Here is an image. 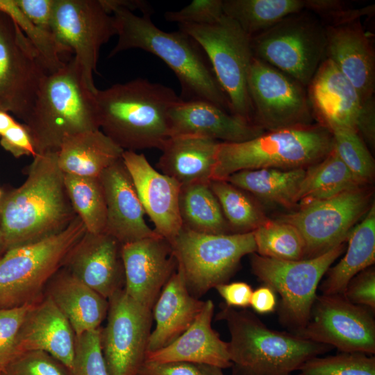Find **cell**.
<instances>
[{"label": "cell", "instance_id": "6da1fadb", "mask_svg": "<svg viewBox=\"0 0 375 375\" xmlns=\"http://www.w3.org/2000/svg\"><path fill=\"white\" fill-rule=\"evenodd\" d=\"M26 178L0 199V230L5 251L56 234L77 216L57 162V152L37 154Z\"/></svg>", "mask_w": 375, "mask_h": 375}, {"label": "cell", "instance_id": "7a4b0ae2", "mask_svg": "<svg viewBox=\"0 0 375 375\" xmlns=\"http://www.w3.org/2000/svg\"><path fill=\"white\" fill-rule=\"evenodd\" d=\"M112 14L118 39L108 58L132 49L151 53L174 72L181 85L182 100L209 101L231 113L228 99L208 57L192 37L181 30L166 32L158 28L151 15L138 16L119 7L114 8Z\"/></svg>", "mask_w": 375, "mask_h": 375}, {"label": "cell", "instance_id": "3957f363", "mask_svg": "<svg viewBox=\"0 0 375 375\" xmlns=\"http://www.w3.org/2000/svg\"><path fill=\"white\" fill-rule=\"evenodd\" d=\"M100 130L124 151L160 149L169 138V113L181 99L161 83L138 78L94 93Z\"/></svg>", "mask_w": 375, "mask_h": 375}, {"label": "cell", "instance_id": "277c9868", "mask_svg": "<svg viewBox=\"0 0 375 375\" xmlns=\"http://www.w3.org/2000/svg\"><path fill=\"white\" fill-rule=\"evenodd\" d=\"M216 319L224 321L229 330L232 375H291L333 349L294 333L271 329L253 312L224 303Z\"/></svg>", "mask_w": 375, "mask_h": 375}, {"label": "cell", "instance_id": "5b68a950", "mask_svg": "<svg viewBox=\"0 0 375 375\" xmlns=\"http://www.w3.org/2000/svg\"><path fill=\"white\" fill-rule=\"evenodd\" d=\"M24 124L36 155L57 152L68 136L100 129L94 93L85 85L74 58L45 76Z\"/></svg>", "mask_w": 375, "mask_h": 375}, {"label": "cell", "instance_id": "8992f818", "mask_svg": "<svg viewBox=\"0 0 375 375\" xmlns=\"http://www.w3.org/2000/svg\"><path fill=\"white\" fill-rule=\"evenodd\" d=\"M333 148L331 131L318 124L264 132L235 143L219 142L212 180H226L237 172L261 168H307Z\"/></svg>", "mask_w": 375, "mask_h": 375}, {"label": "cell", "instance_id": "52a82bcc", "mask_svg": "<svg viewBox=\"0 0 375 375\" xmlns=\"http://www.w3.org/2000/svg\"><path fill=\"white\" fill-rule=\"evenodd\" d=\"M86 232L76 216L62 231L41 240L10 248L0 257V310L40 301L54 275Z\"/></svg>", "mask_w": 375, "mask_h": 375}, {"label": "cell", "instance_id": "ba28073f", "mask_svg": "<svg viewBox=\"0 0 375 375\" xmlns=\"http://www.w3.org/2000/svg\"><path fill=\"white\" fill-rule=\"evenodd\" d=\"M178 28L205 52L228 99L231 112L254 124L248 90L249 74L254 58L251 38L225 15L212 24H178Z\"/></svg>", "mask_w": 375, "mask_h": 375}, {"label": "cell", "instance_id": "9c48e42d", "mask_svg": "<svg viewBox=\"0 0 375 375\" xmlns=\"http://www.w3.org/2000/svg\"><path fill=\"white\" fill-rule=\"evenodd\" d=\"M253 56L306 88L326 58L324 24L308 10L292 14L251 38Z\"/></svg>", "mask_w": 375, "mask_h": 375}, {"label": "cell", "instance_id": "30bf717a", "mask_svg": "<svg viewBox=\"0 0 375 375\" xmlns=\"http://www.w3.org/2000/svg\"><path fill=\"white\" fill-rule=\"evenodd\" d=\"M169 243L187 289L197 299L226 283L241 259L256 251L253 232L214 235L182 227Z\"/></svg>", "mask_w": 375, "mask_h": 375}, {"label": "cell", "instance_id": "8fae6325", "mask_svg": "<svg viewBox=\"0 0 375 375\" xmlns=\"http://www.w3.org/2000/svg\"><path fill=\"white\" fill-rule=\"evenodd\" d=\"M344 249L342 243L322 255L299 260L251 254L252 272L279 294V319L292 333L297 334L306 326L317 296L318 285Z\"/></svg>", "mask_w": 375, "mask_h": 375}, {"label": "cell", "instance_id": "7c38bea8", "mask_svg": "<svg viewBox=\"0 0 375 375\" xmlns=\"http://www.w3.org/2000/svg\"><path fill=\"white\" fill-rule=\"evenodd\" d=\"M51 28L60 46L74 53L85 85L95 93L100 49L117 33L112 15L100 0H56Z\"/></svg>", "mask_w": 375, "mask_h": 375}, {"label": "cell", "instance_id": "4fadbf2b", "mask_svg": "<svg viewBox=\"0 0 375 375\" xmlns=\"http://www.w3.org/2000/svg\"><path fill=\"white\" fill-rule=\"evenodd\" d=\"M49 73L19 27L0 12V110L24 122Z\"/></svg>", "mask_w": 375, "mask_h": 375}, {"label": "cell", "instance_id": "5bb4252c", "mask_svg": "<svg viewBox=\"0 0 375 375\" xmlns=\"http://www.w3.org/2000/svg\"><path fill=\"white\" fill-rule=\"evenodd\" d=\"M248 90L253 123L264 131L313 125L315 117L306 88L255 57L249 70Z\"/></svg>", "mask_w": 375, "mask_h": 375}, {"label": "cell", "instance_id": "9a60e30c", "mask_svg": "<svg viewBox=\"0 0 375 375\" xmlns=\"http://www.w3.org/2000/svg\"><path fill=\"white\" fill-rule=\"evenodd\" d=\"M369 194L361 186L329 199L301 205L278 219L294 226L306 245L305 259L311 258L344 243L351 226L367 212Z\"/></svg>", "mask_w": 375, "mask_h": 375}, {"label": "cell", "instance_id": "2e32d148", "mask_svg": "<svg viewBox=\"0 0 375 375\" xmlns=\"http://www.w3.org/2000/svg\"><path fill=\"white\" fill-rule=\"evenodd\" d=\"M107 323L101 328V347L108 375H137L144 361L152 311L123 290L108 299Z\"/></svg>", "mask_w": 375, "mask_h": 375}, {"label": "cell", "instance_id": "e0dca14e", "mask_svg": "<svg viewBox=\"0 0 375 375\" xmlns=\"http://www.w3.org/2000/svg\"><path fill=\"white\" fill-rule=\"evenodd\" d=\"M374 311L342 294L317 295L310 319L297 335L340 352L375 353Z\"/></svg>", "mask_w": 375, "mask_h": 375}, {"label": "cell", "instance_id": "ac0fdd59", "mask_svg": "<svg viewBox=\"0 0 375 375\" xmlns=\"http://www.w3.org/2000/svg\"><path fill=\"white\" fill-rule=\"evenodd\" d=\"M124 290L133 300L151 309L164 285L177 269L169 242L157 235L122 246Z\"/></svg>", "mask_w": 375, "mask_h": 375}, {"label": "cell", "instance_id": "d6986e66", "mask_svg": "<svg viewBox=\"0 0 375 375\" xmlns=\"http://www.w3.org/2000/svg\"><path fill=\"white\" fill-rule=\"evenodd\" d=\"M122 244L103 232H85L68 253L63 267L108 299L125 284Z\"/></svg>", "mask_w": 375, "mask_h": 375}, {"label": "cell", "instance_id": "ffe728a7", "mask_svg": "<svg viewBox=\"0 0 375 375\" xmlns=\"http://www.w3.org/2000/svg\"><path fill=\"white\" fill-rule=\"evenodd\" d=\"M122 160L154 231L171 241L182 228L178 210L181 185L154 169L142 153L124 151Z\"/></svg>", "mask_w": 375, "mask_h": 375}, {"label": "cell", "instance_id": "44dd1931", "mask_svg": "<svg viewBox=\"0 0 375 375\" xmlns=\"http://www.w3.org/2000/svg\"><path fill=\"white\" fill-rule=\"evenodd\" d=\"M169 137L194 136L220 142L253 139L265 131L206 101L181 99L169 113Z\"/></svg>", "mask_w": 375, "mask_h": 375}, {"label": "cell", "instance_id": "7402d4cb", "mask_svg": "<svg viewBox=\"0 0 375 375\" xmlns=\"http://www.w3.org/2000/svg\"><path fill=\"white\" fill-rule=\"evenodd\" d=\"M106 205L105 232L122 245L158 234L146 223V214L122 158L99 176Z\"/></svg>", "mask_w": 375, "mask_h": 375}, {"label": "cell", "instance_id": "603a6c76", "mask_svg": "<svg viewBox=\"0 0 375 375\" xmlns=\"http://www.w3.org/2000/svg\"><path fill=\"white\" fill-rule=\"evenodd\" d=\"M325 28L326 58L351 83L361 102L374 97L375 53L360 20Z\"/></svg>", "mask_w": 375, "mask_h": 375}, {"label": "cell", "instance_id": "cb8c5ba5", "mask_svg": "<svg viewBox=\"0 0 375 375\" xmlns=\"http://www.w3.org/2000/svg\"><path fill=\"white\" fill-rule=\"evenodd\" d=\"M75 346L76 335L71 324L50 298L44 295L31 306L19 331V355L43 351L69 369Z\"/></svg>", "mask_w": 375, "mask_h": 375}, {"label": "cell", "instance_id": "d4e9b609", "mask_svg": "<svg viewBox=\"0 0 375 375\" xmlns=\"http://www.w3.org/2000/svg\"><path fill=\"white\" fill-rule=\"evenodd\" d=\"M307 88L313 116L319 124L328 129L342 126L356 130L361 100L331 60L322 62Z\"/></svg>", "mask_w": 375, "mask_h": 375}, {"label": "cell", "instance_id": "484cf974", "mask_svg": "<svg viewBox=\"0 0 375 375\" xmlns=\"http://www.w3.org/2000/svg\"><path fill=\"white\" fill-rule=\"evenodd\" d=\"M214 308L212 300L206 301L201 312L184 333L165 347L146 353L144 360L180 361L222 369L231 367L228 342L223 341L212 328Z\"/></svg>", "mask_w": 375, "mask_h": 375}, {"label": "cell", "instance_id": "4316f807", "mask_svg": "<svg viewBox=\"0 0 375 375\" xmlns=\"http://www.w3.org/2000/svg\"><path fill=\"white\" fill-rule=\"evenodd\" d=\"M204 303L190 294L177 267L152 308L156 328L150 334L146 353L160 350L179 337L192 324Z\"/></svg>", "mask_w": 375, "mask_h": 375}, {"label": "cell", "instance_id": "83f0119b", "mask_svg": "<svg viewBox=\"0 0 375 375\" xmlns=\"http://www.w3.org/2000/svg\"><path fill=\"white\" fill-rule=\"evenodd\" d=\"M44 295L68 319L76 336L97 329L108 310V300L60 269L48 283Z\"/></svg>", "mask_w": 375, "mask_h": 375}, {"label": "cell", "instance_id": "f1b7e54d", "mask_svg": "<svg viewBox=\"0 0 375 375\" xmlns=\"http://www.w3.org/2000/svg\"><path fill=\"white\" fill-rule=\"evenodd\" d=\"M219 142L194 136H171L160 149L162 154L157 167L181 185L208 183Z\"/></svg>", "mask_w": 375, "mask_h": 375}, {"label": "cell", "instance_id": "f546056e", "mask_svg": "<svg viewBox=\"0 0 375 375\" xmlns=\"http://www.w3.org/2000/svg\"><path fill=\"white\" fill-rule=\"evenodd\" d=\"M124 151L100 129L67 137L57 151V162L63 174L99 178L122 158Z\"/></svg>", "mask_w": 375, "mask_h": 375}, {"label": "cell", "instance_id": "4dcf8cb0", "mask_svg": "<svg viewBox=\"0 0 375 375\" xmlns=\"http://www.w3.org/2000/svg\"><path fill=\"white\" fill-rule=\"evenodd\" d=\"M344 256L330 267L320 290L324 294H342L356 274L375 262V205L372 204L362 221L349 234Z\"/></svg>", "mask_w": 375, "mask_h": 375}, {"label": "cell", "instance_id": "1f68e13d", "mask_svg": "<svg viewBox=\"0 0 375 375\" xmlns=\"http://www.w3.org/2000/svg\"><path fill=\"white\" fill-rule=\"evenodd\" d=\"M305 170L304 168L247 169L233 173L224 181L262 201L292 207L297 204V195Z\"/></svg>", "mask_w": 375, "mask_h": 375}, {"label": "cell", "instance_id": "d6a6232c", "mask_svg": "<svg viewBox=\"0 0 375 375\" xmlns=\"http://www.w3.org/2000/svg\"><path fill=\"white\" fill-rule=\"evenodd\" d=\"M210 182L181 185L178 210L182 227L199 233L230 234L228 224Z\"/></svg>", "mask_w": 375, "mask_h": 375}, {"label": "cell", "instance_id": "836d02e7", "mask_svg": "<svg viewBox=\"0 0 375 375\" xmlns=\"http://www.w3.org/2000/svg\"><path fill=\"white\" fill-rule=\"evenodd\" d=\"M361 186L334 148L323 159L308 167L301 183L297 203L301 205L335 197Z\"/></svg>", "mask_w": 375, "mask_h": 375}, {"label": "cell", "instance_id": "e575fe53", "mask_svg": "<svg viewBox=\"0 0 375 375\" xmlns=\"http://www.w3.org/2000/svg\"><path fill=\"white\" fill-rule=\"evenodd\" d=\"M224 13L251 38L305 10L304 0H223Z\"/></svg>", "mask_w": 375, "mask_h": 375}, {"label": "cell", "instance_id": "d590c367", "mask_svg": "<svg viewBox=\"0 0 375 375\" xmlns=\"http://www.w3.org/2000/svg\"><path fill=\"white\" fill-rule=\"evenodd\" d=\"M67 194L76 215L87 232L106 231V205L103 189L99 178L64 174Z\"/></svg>", "mask_w": 375, "mask_h": 375}, {"label": "cell", "instance_id": "8d00e7d4", "mask_svg": "<svg viewBox=\"0 0 375 375\" xmlns=\"http://www.w3.org/2000/svg\"><path fill=\"white\" fill-rule=\"evenodd\" d=\"M210 186L231 233L253 232L267 219L261 209L244 190L224 180H211Z\"/></svg>", "mask_w": 375, "mask_h": 375}, {"label": "cell", "instance_id": "74e56055", "mask_svg": "<svg viewBox=\"0 0 375 375\" xmlns=\"http://www.w3.org/2000/svg\"><path fill=\"white\" fill-rule=\"evenodd\" d=\"M253 232L258 255L283 260L305 259V242L292 224L266 219Z\"/></svg>", "mask_w": 375, "mask_h": 375}, {"label": "cell", "instance_id": "f35d334b", "mask_svg": "<svg viewBox=\"0 0 375 375\" xmlns=\"http://www.w3.org/2000/svg\"><path fill=\"white\" fill-rule=\"evenodd\" d=\"M328 130L333 136L334 149L356 181L361 186L370 182L374 174V161L358 132L342 126Z\"/></svg>", "mask_w": 375, "mask_h": 375}, {"label": "cell", "instance_id": "ab89813d", "mask_svg": "<svg viewBox=\"0 0 375 375\" xmlns=\"http://www.w3.org/2000/svg\"><path fill=\"white\" fill-rule=\"evenodd\" d=\"M0 12L8 15L22 30L37 50L49 73L65 65L62 56L67 53L51 31L32 23L17 6L14 0H0Z\"/></svg>", "mask_w": 375, "mask_h": 375}, {"label": "cell", "instance_id": "60d3db41", "mask_svg": "<svg viewBox=\"0 0 375 375\" xmlns=\"http://www.w3.org/2000/svg\"><path fill=\"white\" fill-rule=\"evenodd\" d=\"M299 375H375V357L361 352L315 356L299 369Z\"/></svg>", "mask_w": 375, "mask_h": 375}, {"label": "cell", "instance_id": "b9f144b4", "mask_svg": "<svg viewBox=\"0 0 375 375\" xmlns=\"http://www.w3.org/2000/svg\"><path fill=\"white\" fill-rule=\"evenodd\" d=\"M69 375H108L101 347V327L76 336Z\"/></svg>", "mask_w": 375, "mask_h": 375}, {"label": "cell", "instance_id": "7bdbcfd3", "mask_svg": "<svg viewBox=\"0 0 375 375\" xmlns=\"http://www.w3.org/2000/svg\"><path fill=\"white\" fill-rule=\"evenodd\" d=\"M305 10L315 13L325 26H334L360 20L373 15L374 6L354 8L349 3L338 0H304Z\"/></svg>", "mask_w": 375, "mask_h": 375}, {"label": "cell", "instance_id": "ee69618b", "mask_svg": "<svg viewBox=\"0 0 375 375\" xmlns=\"http://www.w3.org/2000/svg\"><path fill=\"white\" fill-rule=\"evenodd\" d=\"M32 304L0 310V371L19 355L18 335L24 319Z\"/></svg>", "mask_w": 375, "mask_h": 375}, {"label": "cell", "instance_id": "f6af8a7d", "mask_svg": "<svg viewBox=\"0 0 375 375\" xmlns=\"http://www.w3.org/2000/svg\"><path fill=\"white\" fill-rule=\"evenodd\" d=\"M6 375H69L68 368L43 351L18 355L6 368Z\"/></svg>", "mask_w": 375, "mask_h": 375}, {"label": "cell", "instance_id": "bcb514c9", "mask_svg": "<svg viewBox=\"0 0 375 375\" xmlns=\"http://www.w3.org/2000/svg\"><path fill=\"white\" fill-rule=\"evenodd\" d=\"M0 144L15 158L36 156L30 132L8 112L0 110Z\"/></svg>", "mask_w": 375, "mask_h": 375}, {"label": "cell", "instance_id": "7dc6e473", "mask_svg": "<svg viewBox=\"0 0 375 375\" xmlns=\"http://www.w3.org/2000/svg\"><path fill=\"white\" fill-rule=\"evenodd\" d=\"M224 15L223 0H194L179 10L166 12L164 17L178 25H208L217 22Z\"/></svg>", "mask_w": 375, "mask_h": 375}, {"label": "cell", "instance_id": "c3c4849f", "mask_svg": "<svg viewBox=\"0 0 375 375\" xmlns=\"http://www.w3.org/2000/svg\"><path fill=\"white\" fill-rule=\"evenodd\" d=\"M342 295L350 302L375 310V271L369 267L348 283Z\"/></svg>", "mask_w": 375, "mask_h": 375}, {"label": "cell", "instance_id": "681fc988", "mask_svg": "<svg viewBox=\"0 0 375 375\" xmlns=\"http://www.w3.org/2000/svg\"><path fill=\"white\" fill-rule=\"evenodd\" d=\"M14 1L22 13L32 23L51 32V21L56 0Z\"/></svg>", "mask_w": 375, "mask_h": 375}, {"label": "cell", "instance_id": "f907efd6", "mask_svg": "<svg viewBox=\"0 0 375 375\" xmlns=\"http://www.w3.org/2000/svg\"><path fill=\"white\" fill-rule=\"evenodd\" d=\"M137 375H201L198 365L180 361L144 360Z\"/></svg>", "mask_w": 375, "mask_h": 375}, {"label": "cell", "instance_id": "816d5d0a", "mask_svg": "<svg viewBox=\"0 0 375 375\" xmlns=\"http://www.w3.org/2000/svg\"><path fill=\"white\" fill-rule=\"evenodd\" d=\"M215 288L224 299V304L229 307L245 308L250 306L253 290L245 282L222 283L217 285Z\"/></svg>", "mask_w": 375, "mask_h": 375}, {"label": "cell", "instance_id": "f5cc1de1", "mask_svg": "<svg viewBox=\"0 0 375 375\" xmlns=\"http://www.w3.org/2000/svg\"><path fill=\"white\" fill-rule=\"evenodd\" d=\"M356 130L371 147L375 144V101L370 97L361 102Z\"/></svg>", "mask_w": 375, "mask_h": 375}, {"label": "cell", "instance_id": "db71d44e", "mask_svg": "<svg viewBox=\"0 0 375 375\" xmlns=\"http://www.w3.org/2000/svg\"><path fill=\"white\" fill-rule=\"evenodd\" d=\"M276 293L268 285H263L253 291L250 306L259 314L274 312L277 306Z\"/></svg>", "mask_w": 375, "mask_h": 375}, {"label": "cell", "instance_id": "11a10c76", "mask_svg": "<svg viewBox=\"0 0 375 375\" xmlns=\"http://www.w3.org/2000/svg\"><path fill=\"white\" fill-rule=\"evenodd\" d=\"M105 10L110 14L115 8H124L131 12L139 10L143 15H151L153 9L147 1L142 0H100Z\"/></svg>", "mask_w": 375, "mask_h": 375}, {"label": "cell", "instance_id": "9f6ffc18", "mask_svg": "<svg viewBox=\"0 0 375 375\" xmlns=\"http://www.w3.org/2000/svg\"><path fill=\"white\" fill-rule=\"evenodd\" d=\"M201 375H224L222 369L210 365H198Z\"/></svg>", "mask_w": 375, "mask_h": 375}, {"label": "cell", "instance_id": "6f0895ef", "mask_svg": "<svg viewBox=\"0 0 375 375\" xmlns=\"http://www.w3.org/2000/svg\"><path fill=\"white\" fill-rule=\"evenodd\" d=\"M4 251H5L4 241H3V235L0 230V257L2 256Z\"/></svg>", "mask_w": 375, "mask_h": 375}, {"label": "cell", "instance_id": "680465c9", "mask_svg": "<svg viewBox=\"0 0 375 375\" xmlns=\"http://www.w3.org/2000/svg\"><path fill=\"white\" fill-rule=\"evenodd\" d=\"M3 193V192L1 190V189H0V199H1V197H2Z\"/></svg>", "mask_w": 375, "mask_h": 375}, {"label": "cell", "instance_id": "91938a15", "mask_svg": "<svg viewBox=\"0 0 375 375\" xmlns=\"http://www.w3.org/2000/svg\"><path fill=\"white\" fill-rule=\"evenodd\" d=\"M0 375H6V374L3 372L0 371Z\"/></svg>", "mask_w": 375, "mask_h": 375}]
</instances>
